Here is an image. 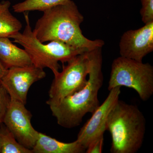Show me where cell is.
<instances>
[{
    "label": "cell",
    "mask_w": 153,
    "mask_h": 153,
    "mask_svg": "<svg viewBox=\"0 0 153 153\" xmlns=\"http://www.w3.org/2000/svg\"><path fill=\"white\" fill-rule=\"evenodd\" d=\"M46 76L44 69L32 65L9 68L1 81L11 98L26 104L31 85Z\"/></svg>",
    "instance_id": "8"
},
{
    "label": "cell",
    "mask_w": 153,
    "mask_h": 153,
    "mask_svg": "<svg viewBox=\"0 0 153 153\" xmlns=\"http://www.w3.org/2000/svg\"><path fill=\"white\" fill-rule=\"evenodd\" d=\"M25 104L11 98L3 123L14 135L21 145L32 150L39 136V132L31 123L32 115Z\"/></svg>",
    "instance_id": "7"
},
{
    "label": "cell",
    "mask_w": 153,
    "mask_h": 153,
    "mask_svg": "<svg viewBox=\"0 0 153 153\" xmlns=\"http://www.w3.org/2000/svg\"><path fill=\"white\" fill-rule=\"evenodd\" d=\"M10 5L9 1L0 3V37L10 38L22 28V23L10 12Z\"/></svg>",
    "instance_id": "13"
},
{
    "label": "cell",
    "mask_w": 153,
    "mask_h": 153,
    "mask_svg": "<svg viewBox=\"0 0 153 153\" xmlns=\"http://www.w3.org/2000/svg\"><path fill=\"white\" fill-rule=\"evenodd\" d=\"M106 128L111 135V153H136L141 148L146 120L136 105L119 100L110 112Z\"/></svg>",
    "instance_id": "3"
},
{
    "label": "cell",
    "mask_w": 153,
    "mask_h": 153,
    "mask_svg": "<svg viewBox=\"0 0 153 153\" xmlns=\"http://www.w3.org/2000/svg\"><path fill=\"white\" fill-rule=\"evenodd\" d=\"M43 13L33 30L36 38L42 43L60 41L89 50L104 46L102 40H89L82 34L80 26L84 17L73 1L52 7Z\"/></svg>",
    "instance_id": "1"
},
{
    "label": "cell",
    "mask_w": 153,
    "mask_h": 153,
    "mask_svg": "<svg viewBox=\"0 0 153 153\" xmlns=\"http://www.w3.org/2000/svg\"><path fill=\"white\" fill-rule=\"evenodd\" d=\"M120 56L142 61L153 51V22L136 30L123 33L119 44Z\"/></svg>",
    "instance_id": "10"
},
{
    "label": "cell",
    "mask_w": 153,
    "mask_h": 153,
    "mask_svg": "<svg viewBox=\"0 0 153 153\" xmlns=\"http://www.w3.org/2000/svg\"><path fill=\"white\" fill-rule=\"evenodd\" d=\"M142 8L140 11L142 22L145 24L153 22V0H140Z\"/></svg>",
    "instance_id": "17"
},
{
    "label": "cell",
    "mask_w": 153,
    "mask_h": 153,
    "mask_svg": "<svg viewBox=\"0 0 153 153\" xmlns=\"http://www.w3.org/2000/svg\"><path fill=\"white\" fill-rule=\"evenodd\" d=\"M89 51L68 61L63 66L62 71L55 75L49 89V99L47 101L49 107L57 105L63 99L86 85L90 68Z\"/></svg>",
    "instance_id": "6"
},
{
    "label": "cell",
    "mask_w": 153,
    "mask_h": 153,
    "mask_svg": "<svg viewBox=\"0 0 153 153\" xmlns=\"http://www.w3.org/2000/svg\"><path fill=\"white\" fill-rule=\"evenodd\" d=\"M104 143V135L96 139L89 144L85 150L86 153H101Z\"/></svg>",
    "instance_id": "18"
},
{
    "label": "cell",
    "mask_w": 153,
    "mask_h": 153,
    "mask_svg": "<svg viewBox=\"0 0 153 153\" xmlns=\"http://www.w3.org/2000/svg\"><path fill=\"white\" fill-rule=\"evenodd\" d=\"M0 153H1V149H0Z\"/></svg>",
    "instance_id": "20"
},
{
    "label": "cell",
    "mask_w": 153,
    "mask_h": 153,
    "mask_svg": "<svg viewBox=\"0 0 153 153\" xmlns=\"http://www.w3.org/2000/svg\"><path fill=\"white\" fill-rule=\"evenodd\" d=\"M102 48L97 47L89 52L90 68L85 86L66 97L57 105L50 107L57 123L63 128L78 126L85 114H92L100 105L98 93L103 82Z\"/></svg>",
    "instance_id": "2"
},
{
    "label": "cell",
    "mask_w": 153,
    "mask_h": 153,
    "mask_svg": "<svg viewBox=\"0 0 153 153\" xmlns=\"http://www.w3.org/2000/svg\"><path fill=\"white\" fill-rule=\"evenodd\" d=\"M10 100V97L0 79V125L3 123Z\"/></svg>",
    "instance_id": "16"
},
{
    "label": "cell",
    "mask_w": 153,
    "mask_h": 153,
    "mask_svg": "<svg viewBox=\"0 0 153 153\" xmlns=\"http://www.w3.org/2000/svg\"><path fill=\"white\" fill-rule=\"evenodd\" d=\"M121 87L109 91L104 102L92 114V116L80 129L76 140L86 150L88 145L96 139L104 135L106 131V123L110 112L119 100Z\"/></svg>",
    "instance_id": "9"
},
{
    "label": "cell",
    "mask_w": 153,
    "mask_h": 153,
    "mask_svg": "<svg viewBox=\"0 0 153 153\" xmlns=\"http://www.w3.org/2000/svg\"><path fill=\"white\" fill-rule=\"evenodd\" d=\"M0 149L1 153H33L21 145L3 123L0 125Z\"/></svg>",
    "instance_id": "14"
},
{
    "label": "cell",
    "mask_w": 153,
    "mask_h": 153,
    "mask_svg": "<svg viewBox=\"0 0 153 153\" xmlns=\"http://www.w3.org/2000/svg\"><path fill=\"white\" fill-rule=\"evenodd\" d=\"M129 88L137 91L143 101L153 94V67L149 63L121 56L113 60L108 89Z\"/></svg>",
    "instance_id": "5"
},
{
    "label": "cell",
    "mask_w": 153,
    "mask_h": 153,
    "mask_svg": "<svg viewBox=\"0 0 153 153\" xmlns=\"http://www.w3.org/2000/svg\"><path fill=\"white\" fill-rule=\"evenodd\" d=\"M34 153H83L85 149L77 141L66 143L39 132L38 140L32 149Z\"/></svg>",
    "instance_id": "12"
},
{
    "label": "cell",
    "mask_w": 153,
    "mask_h": 153,
    "mask_svg": "<svg viewBox=\"0 0 153 153\" xmlns=\"http://www.w3.org/2000/svg\"><path fill=\"white\" fill-rule=\"evenodd\" d=\"M26 26L23 33L19 32L10 37L14 42L22 45L30 55L33 65L44 69L49 68L54 76L59 72V62L67 63L77 55L90 51L57 41H49L44 44L36 38L30 26V19L25 14Z\"/></svg>",
    "instance_id": "4"
},
{
    "label": "cell",
    "mask_w": 153,
    "mask_h": 153,
    "mask_svg": "<svg viewBox=\"0 0 153 153\" xmlns=\"http://www.w3.org/2000/svg\"><path fill=\"white\" fill-rule=\"evenodd\" d=\"M0 61L7 69L33 65L26 50L17 47L7 37H0Z\"/></svg>",
    "instance_id": "11"
},
{
    "label": "cell",
    "mask_w": 153,
    "mask_h": 153,
    "mask_svg": "<svg viewBox=\"0 0 153 153\" xmlns=\"http://www.w3.org/2000/svg\"><path fill=\"white\" fill-rule=\"evenodd\" d=\"M70 0H25L13 6L14 12L25 13L32 11H43L62 4Z\"/></svg>",
    "instance_id": "15"
},
{
    "label": "cell",
    "mask_w": 153,
    "mask_h": 153,
    "mask_svg": "<svg viewBox=\"0 0 153 153\" xmlns=\"http://www.w3.org/2000/svg\"><path fill=\"white\" fill-rule=\"evenodd\" d=\"M8 69L5 67L2 63L0 61V79L2 78L7 71Z\"/></svg>",
    "instance_id": "19"
}]
</instances>
